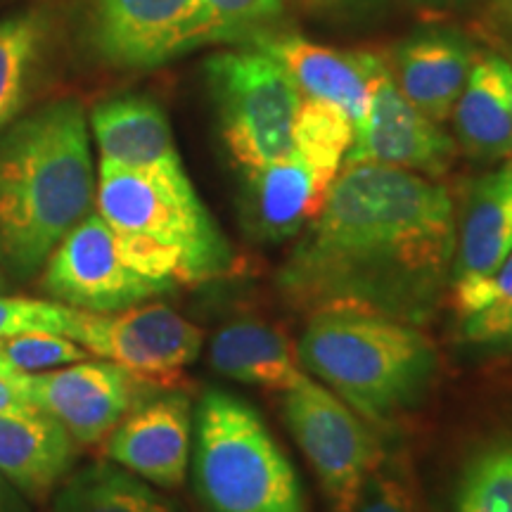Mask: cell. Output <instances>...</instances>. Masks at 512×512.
I'll return each instance as SVG.
<instances>
[{
    "mask_svg": "<svg viewBox=\"0 0 512 512\" xmlns=\"http://www.w3.org/2000/svg\"><path fill=\"white\" fill-rule=\"evenodd\" d=\"M209 363L228 380L280 394L306 375L287 339L254 318L223 325L209 344Z\"/></svg>",
    "mask_w": 512,
    "mask_h": 512,
    "instance_id": "obj_21",
    "label": "cell"
},
{
    "mask_svg": "<svg viewBox=\"0 0 512 512\" xmlns=\"http://www.w3.org/2000/svg\"><path fill=\"white\" fill-rule=\"evenodd\" d=\"M0 512H31L27 496L0 475Z\"/></svg>",
    "mask_w": 512,
    "mask_h": 512,
    "instance_id": "obj_33",
    "label": "cell"
},
{
    "mask_svg": "<svg viewBox=\"0 0 512 512\" xmlns=\"http://www.w3.org/2000/svg\"><path fill=\"white\" fill-rule=\"evenodd\" d=\"M512 252V159L465 185L456 209L453 280L489 278Z\"/></svg>",
    "mask_w": 512,
    "mask_h": 512,
    "instance_id": "obj_18",
    "label": "cell"
},
{
    "mask_svg": "<svg viewBox=\"0 0 512 512\" xmlns=\"http://www.w3.org/2000/svg\"><path fill=\"white\" fill-rule=\"evenodd\" d=\"M484 22L498 43L512 55V0H489L484 10Z\"/></svg>",
    "mask_w": 512,
    "mask_h": 512,
    "instance_id": "obj_31",
    "label": "cell"
},
{
    "mask_svg": "<svg viewBox=\"0 0 512 512\" xmlns=\"http://www.w3.org/2000/svg\"><path fill=\"white\" fill-rule=\"evenodd\" d=\"M460 337L482 349L512 351V252L491 275V302L458 320Z\"/></svg>",
    "mask_w": 512,
    "mask_h": 512,
    "instance_id": "obj_27",
    "label": "cell"
},
{
    "mask_svg": "<svg viewBox=\"0 0 512 512\" xmlns=\"http://www.w3.org/2000/svg\"><path fill=\"white\" fill-rule=\"evenodd\" d=\"M91 358L86 349L62 335L24 332L0 339V361L15 373H46Z\"/></svg>",
    "mask_w": 512,
    "mask_h": 512,
    "instance_id": "obj_28",
    "label": "cell"
},
{
    "mask_svg": "<svg viewBox=\"0 0 512 512\" xmlns=\"http://www.w3.org/2000/svg\"><path fill=\"white\" fill-rule=\"evenodd\" d=\"M195 489L207 512H309L297 472L264 418L207 389L197 406Z\"/></svg>",
    "mask_w": 512,
    "mask_h": 512,
    "instance_id": "obj_5",
    "label": "cell"
},
{
    "mask_svg": "<svg viewBox=\"0 0 512 512\" xmlns=\"http://www.w3.org/2000/svg\"><path fill=\"white\" fill-rule=\"evenodd\" d=\"M79 444L36 406L0 413V475L27 501H48L74 470Z\"/></svg>",
    "mask_w": 512,
    "mask_h": 512,
    "instance_id": "obj_17",
    "label": "cell"
},
{
    "mask_svg": "<svg viewBox=\"0 0 512 512\" xmlns=\"http://www.w3.org/2000/svg\"><path fill=\"white\" fill-rule=\"evenodd\" d=\"M356 128L339 107L323 100L304 98L294 119V157H299L316 174L323 188L330 190L351 145Z\"/></svg>",
    "mask_w": 512,
    "mask_h": 512,
    "instance_id": "obj_24",
    "label": "cell"
},
{
    "mask_svg": "<svg viewBox=\"0 0 512 512\" xmlns=\"http://www.w3.org/2000/svg\"><path fill=\"white\" fill-rule=\"evenodd\" d=\"M86 41L114 69H155L209 46L204 0H88Z\"/></svg>",
    "mask_w": 512,
    "mask_h": 512,
    "instance_id": "obj_9",
    "label": "cell"
},
{
    "mask_svg": "<svg viewBox=\"0 0 512 512\" xmlns=\"http://www.w3.org/2000/svg\"><path fill=\"white\" fill-rule=\"evenodd\" d=\"M254 48L283 64L304 98L339 107L354 128L366 119L375 81L387 69V62L368 50L318 46L294 34H271L256 41Z\"/></svg>",
    "mask_w": 512,
    "mask_h": 512,
    "instance_id": "obj_14",
    "label": "cell"
},
{
    "mask_svg": "<svg viewBox=\"0 0 512 512\" xmlns=\"http://www.w3.org/2000/svg\"><path fill=\"white\" fill-rule=\"evenodd\" d=\"M283 415L332 512H354L368 479L384 463L377 434L309 375L283 392Z\"/></svg>",
    "mask_w": 512,
    "mask_h": 512,
    "instance_id": "obj_7",
    "label": "cell"
},
{
    "mask_svg": "<svg viewBox=\"0 0 512 512\" xmlns=\"http://www.w3.org/2000/svg\"><path fill=\"white\" fill-rule=\"evenodd\" d=\"M354 512H418L406 467L401 463H382L377 467Z\"/></svg>",
    "mask_w": 512,
    "mask_h": 512,
    "instance_id": "obj_30",
    "label": "cell"
},
{
    "mask_svg": "<svg viewBox=\"0 0 512 512\" xmlns=\"http://www.w3.org/2000/svg\"><path fill=\"white\" fill-rule=\"evenodd\" d=\"M98 171L81 102L53 100L0 136V268L31 280L95 211Z\"/></svg>",
    "mask_w": 512,
    "mask_h": 512,
    "instance_id": "obj_2",
    "label": "cell"
},
{
    "mask_svg": "<svg viewBox=\"0 0 512 512\" xmlns=\"http://www.w3.org/2000/svg\"><path fill=\"white\" fill-rule=\"evenodd\" d=\"M100 162L133 169L183 164L169 117L145 95H119L102 100L88 119Z\"/></svg>",
    "mask_w": 512,
    "mask_h": 512,
    "instance_id": "obj_20",
    "label": "cell"
},
{
    "mask_svg": "<svg viewBox=\"0 0 512 512\" xmlns=\"http://www.w3.org/2000/svg\"><path fill=\"white\" fill-rule=\"evenodd\" d=\"M456 145L482 164L512 157V62L494 50H477L470 76L451 112Z\"/></svg>",
    "mask_w": 512,
    "mask_h": 512,
    "instance_id": "obj_19",
    "label": "cell"
},
{
    "mask_svg": "<svg viewBox=\"0 0 512 512\" xmlns=\"http://www.w3.org/2000/svg\"><path fill=\"white\" fill-rule=\"evenodd\" d=\"M456 202L434 178L347 164L275 273L294 311H354L425 325L451 287Z\"/></svg>",
    "mask_w": 512,
    "mask_h": 512,
    "instance_id": "obj_1",
    "label": "cell"
},
{
    "mask_svg": "<svg viewBox=\"0 0 512 512\" xmlns=\"http://www.w3.org/2000/svg\"><path fill=\"white\" fill-rule=\"evenodd\" d=\"M72 309L53 299L10 297L0 292V339L24 332H50L67 337Z\"/></svg>",
    "mask_w": 512,
    "mask_h": 512,
    "instance_id": "obj_29",
    "label": "cell"
},
{
    "mask_svg": "<svg viewBox=\"0 0 512 512\" xmlns=\"http://www.w3.org/2000/svg\"><path fill=\"white\" fill-rule=\"evenodd\" d=\"M48 512H181L152 484L112 460L72 470L50 496Z\"/></svg>",
    "mask_w": 512,
    "mask_h": 512,
    "instance_id": "obj_22",
    "label": "cell"
},
{
    "mask_svg": "<svg viewBox=\"0 0 512 512\" xmlns=\"http://www.w3.org/2000/svg\"><path fill=\"white\" fill-rule=\"evenodd\" d=\"M204 76L219 117L221 138L240 169L294 155V119L304 95L287 69L254 46L214 53Z\"/></svg>",
    "mask_w": 512,
    "mask_h": 512,
    "instance_id": "obj_6",
    "label": "cell"
},
{
    "mask_svg": "<svg viewBox=\"0 0 512 512\" xmlns=\"http://www.w3.org/2000/svg\"><path fill=\"white\" fill-rule=\"evenodd\" d=\"M31 406L17 384V373L0 361V413Z\"/></svg>",
    "mask_w": 512,
    "mask_h": 512,
    "instance_id": "obj_32",
    "label": "cell"
},
{
    "mask_svg": "<svg viewBox=\"0 0 512 512\" xmlns=\"http://www.w3.org/2000/svg\"><path fill=\"white\" fill-rule=\"evenodd\" d=\"M415 5H420V8H427V10H453V8H460V5H465L467 0H413Z\"/></svg>",
    "mask_w": 512,
    "mask_h": 512,
    "instance_id": "obj_34",
    "label": "cell"
},
{
    "mask_svg": "<svg viewBox=\"0 0 512 512\" xmlns=\"http://www.w3.org/2000/svg\"><path fill=\"white\" fill-rule=\"evenodd\" d=\"M456 157V140L408 102L389 74V67L384 69L375 81L366 119L356 128L344 166L382 164L437 181L451 171Z\"/></svg>",
    "mask_w": 512,
    "mask_h": 512,
    "instance_id": "obj_12",
    "label": "cell"
},
{
    "mask_svg": "<svg viewBox=\"0 0 512 512\" xmlns=\"http://www.w3.org/2000/svg\"><path fill=\"white\" fill-rule=\"evenodd\" d=\"M48 43L50 19L41 10L0 19V133L27 107Z\"/></svg>",
    "mask_w": 512,
    "mask_h": 512,
    "instance_id": "obj_23",
    "label": "cell"
},
{
    "mask_svg": "<svg viewBox=\"0 0 512 512\" xmlns=\"http://www.w3.org/2000/svg\"><path fill=\"white\" fill-rule=\"evenodd\" d=\"M41 287L53 302L88 313L126 311L176 290L121 259L114 230L98 209L53 249L41 268Z\"/></svg>",
    "mask_w": 512,
    "mask_h": 512,
    "instance_id": "obj_10",
    "label": "cell"
},
{
    "mask_svg": "<svg viewBox=\"0 0 512 512\" xmlns=\"http://www.w3.org/2000/svg\"><path fill=\"white\" fill-rule=\"evenodd\" d=\"M95 209L110 223L121 259L166 285H200L233 273V247L185 174V166H98Z\"/></svg>",
    "mask_w": 512,
    "mask_h": 512,
    "instance_id": "obj_3",
    "label": "cell"
},
{
    "mask_svg": "<svg viewBox=\"0 0 512 512\" xmlns=\"http://www.w3.org/2000/svg\"><path fill=\"white\" fill-rule=\"evenodd\" d=\"M0 292H3V275H0Z\"/></svg>",
    "mask_w": 512,
    "mask_h": 512,
    "instance_id": "obj_36",
    "label": "cell"
},
{
    "mask_svg": "<svg viewBox=\"0 0 512 512\" xmlns=\"http://www.w3.org/2000/svg\"><path fill=\"white\" fill-rule=\"evenodd\" d=\"M475 55V43L458 31L425 29L403 38L387 67L406 100L444 124L463 93Z\"/></svg>",
    "mask_w": 512,
    "mask_h": 512,
    "instance_id": "obj_15",
    "label": "cell"
},
{
    "mask_svg": "<svg viewBox=\"0 0 512 512\" xmlns=\"http://www.w3.org/2000/svg\"><path fill=\"white\" fill-rule=\"evenodd\" d=\"M328 188L299 157L242 169L240 219L245 233L264 245L297 238L323 209Z\"/></svg>",
    "mask_w": 512,
    "mask_h": 512,
    "instance_id": "obj_16",
    "label": "cell"
},
{
    "mask_svg": "<svg viewBox=\"0 0 512 512\" xmlns=\"http://www.w3.org/2000/svg\"><path fill=\"white\" fill-rule=\"evenodd\" d=\"M190 441V396L169 392L138 403L102 444L114 465L171 491L183 486L188 477Z\"/></svg>",
    "mask_w": 512,
    "mask_h": 512,
    "instance_id": "obj_13",
    "label": "cell"
},
{
    "mask_svg": "<svg viewBox=\"0 0 512 512\" xmlns=\"http://www.w3.org/2000/svg\"><path fill=\"white\" fill-rule=\"evenodd\" d=\"M335 3H342V5H366V3H375V0H335Z\"/></svg>",
    "mask_w": 512,
    "mask_h": 512,
    "instance_id": "obj_35",
    "label": "cell"
},
{
    "mask_svg": "<svg viewBox=\"0 0 512 512\" xmlns=\"http://www.w3.org/2000/svg\"><path fill=\"white\" fill-rule=\"evenodd\" d=\"M211 22V43L254 46L275 34L285 17V0H204Z\"/></svg>",
    "mask_w": 512,
    "mask_h": 512,
    "instance_id": "obj_26",
    "label": "cell"
},
{
    "mask_svg": "<svg viewBox=\"0 0 512 512\" xmlns=\"http://www.w3.org/2000/svg\"><path fill=\"white\" fill-rule=\"evenodd\" d=\"M456 512H512V441L470 458L456 489Z\"/></svg>",
    "mask_w": 512,
    "mask_h": 512,
    "instance_id": "obj_25",
    "label": "cell"
},
{
    "mask_svg": "<svg viewBox=\"0 0 512 512\" xmlns=\"http://www.w3.org/2000/svg\"><path fill=\"white\" fill-rule=\"evenodd\" d=\"M67 339L95 358L126 368L152 387H171L200 356L204 344L195 323L159 302L117 313L72 309Z\"/></svg>",
    "mask_w": 512,
    "mask_h": 512,
    "instance_id": "obj_8",
    "label": "cell"
},
{
    "mask_svg": "<svg viewBox=\"0 0 512 512\" xmlns=\"http://www.w3.org/2000/svg\"><path fill=\"white\" fill-rule=\"evenodd\" d=\"M297 358L375 425L420 406L439 373L437 347L420 325L354 311L309 316Z\"/></svg>",
    "mask_w": 512,
    "mask_h": 512,
    "instance_id": "obj_4",
    "label": "cell"
},
{
    "mask_svg": "<svg viewBox=\"0 0 512 512\" xmlns=\"http://www.w3.org/2000/svg\"><path fill=\"white\" fill-rule=\"evenodd\" d=\"M17 384L31 406L60 422L79 446L102 444L155 389L102 358H86L46 373H17Z\"/></svg>",
    "mask_w": 512,
    "mask_h": 512,
    "instance_id": "obj_11",
    "label": "cell"
}]
</instances>
